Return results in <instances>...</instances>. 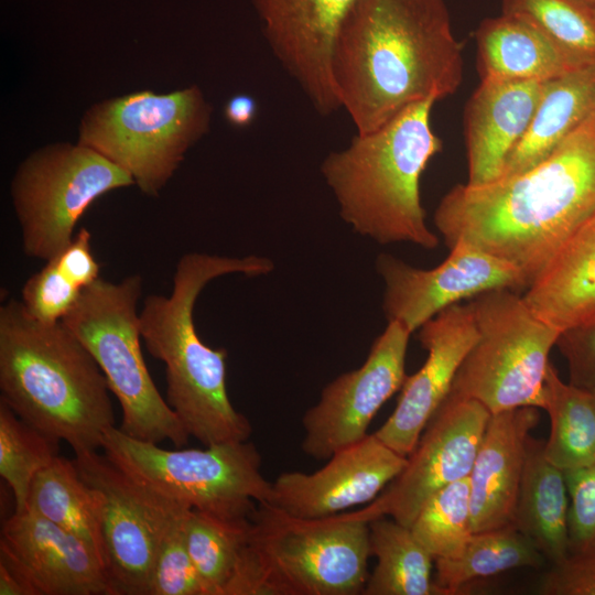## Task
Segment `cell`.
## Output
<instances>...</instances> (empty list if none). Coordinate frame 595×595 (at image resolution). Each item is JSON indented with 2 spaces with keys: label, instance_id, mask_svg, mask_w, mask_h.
Here are the masks:
<instances>
[{
  "label": "cell",
  "instance_id": "cell-36",
  "mask_svg": "<svg viewBox=\"0 0 595 595\" xmlns=\"http://www.w3.org/2000/svg\"><path fill=\"white\" fill-rule=\"evenodd\" d=\"M563 472L569 495V552H595V464Z\"/></svg>",
  "mask_w": 595,
  "mask_h": 595
},
{
  "label": "cell",
  "instance_id": "cell-38",
  "mask_svg": "<svg viewBox=\"0 0 595 595\" xmlns=\"http://www.w3.org/2000/svg\"><path fill=\"white\" fill-rule=\"evenodd\" d=\"M542 595H595V552L570 554L552 564L541 580Z\"/></svg>",
  "mask_w": 595,
  "mask_h": 595
},
{
  "label": "cell",
  "instance_id": "cell-25",
  "mask_svg": "<svg viewBox=\"0 0 595 595\" xmlns=\"http://www.w3.org/2000/svg\"><path fill=\"white\" fill-rule=\"evenodd\" d=\"M569 495L564 472L544 455V441L529 437L512 524L552 564L569 555Z\"/></svg>",
  "mask_w": 595,
  "mask_h": 595
},
{
  "label": "cell",
  "instance_id": "cell-6",
  "mask_svg": "<svg viewBox=\"0 0 595 595\" xmlns=\"http://www.w3.org/2000/svg\"><path fill=\"white\" fill-rule=\"evenodd\" d=\"M251 521L232 580L236 594H363L371 552L369 521L360 509L300 518L263 502Z\"/></svg>",
  "mask_w": 595,
  "mask_h": 595
},
{
  "label": "cell",
  "instance_id": "cell-2",
  "mask_svg": "<svg viewBox=\"0 0 595 595\" xmlns=\"http://www.w3.org/2000/svg\"><path fill=\"white\" fill-rule=\"evenodd\" d=\"M332 75L357 132L454 94L463 78L462 45L445 1L360 0L336 37Z\"/></svg>",
  "mask_w": 595,
  "mask_h": 595
},
{
  "label": "cell",
  "instance_id": "cell-11",
  "mask_svg": "<svg viewBox=\"0 0 595 595\" xmlns=\"http://www.w3.org/2000/svg\"><path fill=\"white\" fill-rule=\"evenodd\" d=\"M134 185L129 173L79 142H54L17 167L10 196L25 256L48 260L73 240L88 207L105 194Z\"/></svg>",
  "mask_w": 595,
  "mask_h": 595
},
{
  "label": "cell",
  "instance_id": "cell-28",
  "mask_svg": "<svg viewBox=\"0 0 595 595\" xmlns=\"http://www.w3.org/2000/svg\"><path fill=\"white\" fill-rule=\"evenodd\" d=\"M542 409L550 418L547 459L562 470L595 464V394L563 382L550 363Z\"/></svg>",
  "mask_w": 595,
  "mask_h": 595
},
{
  "label": "cell",
  "instance_id": "cell-24",
  "mask_svg": "<svg viewBox=\"0 0 595 595\" xmlns=\"http://www.w3.org/2000/svg\"><path fill=\"white\" fill-rule=\"evenodd\" d=\"M594 116L595 63L547 82L531 123L508 155L499 178L539 164Z\"/></svg>",
  "mask_w": 595,
  "mask_h": 595
},
{
  "label": "cell",
  "instance_id": "cell-33",
  "mask_svg": "<svg viewBox=\"0 0 595 595\" xmlns=\"http://www.w3.org/2000/svg\"><path fill=\"white\" fill-rule=\"evenodd\" d=\"M410 528L434 561L457 555L473 533L469 477L433 494Z\"/></svg>",
  "mask_w": 595,
  "mask_h": 595
},
{
  "label": "cell",
  "instance_id": "cell-7",
  "mask_svg": "<svg viewBox=\"0 0 595 595\" xmlns=\"http://www.w3.org/2000/svg\"><path fill=\"white\" fill-rule=\"evenodd\" d=\"M141 295L139 274L119 282L100 277L83 292L62 323L95 358L119 401V430L144 442L170 441L182 447L190 435L159 392L142 355L138 312Z\"/></svg>",
  "mask_w": 595,
  "mask_h": 595
},
{
  "label": "cell",
  "instance_id": "cell-37",
  "mask_svg": "<svg viewBox=\"0 0 595 595\" xmlns=\"http://www.w3.org/2000/svg\"><path fill=\"white\" fill-rule=\"evenodd\" d=\"M569 368V383L595 394V318L563 329L555 343Z\"/></svg>",
  "mask_w": 595,
  "mask_h": 595
},
{
  "label": "cell",
  "instance_id": "cell-30",
  "mask_svg": "<svg viewBox=\"0 0 595 595\" xmlns=\"http://www.w3.org/2000/svg\"><path fill=\"white\" fill-rule=\"evenodd\" d=\"M26 510L82 539L102 562L96 504L74 458L57 455L36 474L30 487Z\"/></svg>",
  "mask_w": 595,
  "mask_h": 595
},
{
  "label": "cell",
  "instance_id": "cell-18",
  "mask_svg": "<svg viewBox=\"0 0 595 595\" xmlns=\"http://www.w3.org/2000/svg\"><path fill=\"white\" fill-rule=\"evenodd\" d=\"M0 562L33 595H111L104 564L82 539L25 510L2 524Z\"/></svg>",
  "mask_w": 595,
  "mask_h": 595
},
{
  "label": "cell",
  "instance_id": "cell-29",
  "mask_svg": "<svg viewBox=\"0 0 595 595\" xmlns=\"http://www.w3.org/2000/svg\"><path fill=\"white\" fill-rule=\"evenodd\" d=\"M547 559L512 523L473 532L462 551L435 560V583L445 595L457 594L475 580L518 567H542Z\"/></svg>",
  "mask_w": 595,
  "mask_h": 595
},
{
  "label": "cell",
  "instance_id": "cell-21",
  "mask_svg": "<svg viewBox=\"0 0 595 595\" xmlns=\"http://www.w3.org/2000/svg\"><path fill=\"white\" fill-rule=\"evenodd\" d=\"M539 408L491 414L469 473L473 532L512 523L530 432Z\"/></svg>",
  "mask_w": 595,
  "mask_h": 595
},
{
  "label": "cell",
  "instance_id": "cell-34",
  "mask_svg": "<svg viewBox=\"0 0 595 595\" xmlns=\"http://www.w3.org/2000/svg\"><path fill=\"white\" fill-rule=\"evenodd\" d=\"M501 10L529 19L562 46L595 63V7L580 0H502Z\"/></svg>",
  "mask_w": 595,
  "mask_h": 595
},
{
  "label": "cell",
  "instance_id": "cell-10",
  "mask_svg": "<svg viewBox=\"0 0 595 595\" xmlns=\"http://www.w3.org/2000/svg\"><path fill=\"white\" fill-rule=\"evenodd\" d=\"M468 304L478 337L448 396L476 400L490 414L522 407L542 409L549 355L561 332L510 289L484 292Z\"/></svg>",
  "mask_w": 595,
  "mask_h": 595
},
{
  "label": "cell",
  "instance_id": "cell-40",
  "mask_svg": "<svg viewBox=\"0 0 595 595\" xmlns=\"http://www.w3.org/2000/svg\"><path fill=\"white\" fill-rule=\"evenodd\" d=\"M0 595H33L24 581L0 562Z\"/></svg>",
  "mask_w": 595,
  "mask_h": 595
},
{
  "label": "cell",
  "instance_id": "cell-5",
  "mask_svg": "<svg viewBox=\"0 0 595 595\" xmlns=\"http://www.w3.org/2000/svg\"><path fill=\"white\" fill-rule=\"evenodd\" d=\"M435 99L411 105L383 126L357 132L348 145L328 153L321 173L342 219L380 245L409 242L434 249L420 181L442 142L431 126Z\"/></svg>",
  "mask_w": 595,
  "mask_h": 595
},
{
  "label": "cell",
  "instance_id": "cell-31",
  "mask_svg": "<svg viewBox=\"0 0 595 595\" xmlns=\"http://www.w3.org/2000/svg\"><path fill=\"white\" fill-rule=\"evenodd\" d=\"M250 516H221L187 509L185 542L204 595H224L249 541Z\"/></svg>",
  "mask_w": 595,
  "mask_h": 595
},
{
  "label": "cell",
  "instance_id": "cell-19",
  "mask_svg": "<svg viewBox=\"0 0 595 595\" xmlns=\"http://www.w3.org/2000/svg\"><path fill=\"white\" fill-rule=\"evenodd\" d=\"M478 337L469 304H454L418 329L428 351L422 367L407 376L397 405L375 435L408 457L428 422L450 393L456 372Z\"/></svg>",
  "mask_w": 595,
  "mask_h": 595
},
{
  "label": "cell",
  "instance_id": "cell-27",
  "mask_svg": "<svg viewBox=\"0 0 595 595\" xmlns=\"http://www.w3.org/2000/svg\"><path fill=\"white\" fill-rule=\"evenodd\" d=\"M21 289V303L26 314L44 324L62 322L83 292L100 278L86 228L76 231L72 242L45 261Z\"/></svg>",
  "mask_w": 595,
  "mask_h": 595
},
{
  "label": "cell",
  "instance_id": "cell-32",
  "mask_svg": "<svg viewBox=\"0 0 595 595\" xmlns=\"http://www.w3.org/2000/svg\"><path fill=\"white\" fill-rule=\"evenodd\" d=\"M57 444L0 401V476L12 491L13 512L26 510L31 484L57 456Z\"/></svg>",
  "mask_w": 595,
  "mask_h": 595
},
{
  "label": "cell",
  "instance_id": "cell-13",
  "mask_svg": "<svg viewBox=\"0 0 595 595\" xmlns=\"http://www.w3.org/2000/svg\"><path fill=\"white\" fill-rule=\"evenodd\" d=\"M411 332L388 322L375 339L363 365L337 376L321 391L317 402L302 418V451L316 461H327L367 430L385 402L401 389Z\"/></svg>",
  "mask_w": 595,
  "mask_h": 595
},
{
  "label": "cell",
  "instance_id": "cell-16",
  "mask_svg": "<svg viewBox=\"0 0 595 595\" xmlns=\"http://www.w3.org/2000/svg\"><path fill=\"white\" fill-rule=\"evenodd\" d=\"M360 0H252L275 58L322 116L340 109L332 75L336 37Z\"/></svg>",
  "mask_w": 595,
  "mask_h": 595
},
{
  "label": "cell",
  "instance_id": "cell-15",
  "mask_svg": "<svg viewBox=\"0 0 595 595\" xmlns=\"http://www.w3.org/2000/svg\"><path fill=\"white\" fill-rule=\"evenodd\" d=\"M383 282L382 310L388 322L411 333L445 309L497 289L528 288L521 272L509 262L467 245H455L432 269H420L389 255L376 259Z\"/></svg>",
  "mask_w": 595,
  "mask_h": 595
},
{
  "label": "cell",
  "instance_id": "cell-4",
  "mask_svg": "<svg viewBox=\"0 0 595 595\" xmlns=\"http://www.w3.org/2000/svg\"><path fill=\"white\" fill-rule=\"evenodd\" d=\"M0 401L74 453L97 451L115 426L107 380L82 342L63 325L30 317L20 300L0 306Z\"/></svg>",
  "mask_w": 595,
  "mask_h": 595
},
{
  "label": "cell",
  "instance_id": "cell-22",
  "mask_svg": "<svg viewBox=\"0 0 595 595\" xmlns=\"http://www.w3.org/2000/svg\"><path fill=\"white\" fill-rule=\"evenodd\" d=\"M475 39L482 78L549 82L592 64L513 13L485 19Z\"/></svg>",
  "mask_w": 595,
  "mask_h": 595
},
{
  "label": "cell",
  "instance_id": "cell-17",
  "mask_svg": "<svg viewBox=\"0 0 595 595\" xmlns=\"http://www.w3.org/2000/svg\"><path fill=\"white\" fill-rule=\"evenodd\" d=\"M408 457L375 433L336 451L307 474L285 472L272 482L269 504L291 516L322 518L371 502L402 472Z\"/></svg>",
  "mask_w": 595,
  "mask_h": 595
},
{
  "label": "cell",
  "instance_id": "cell-39",
  "mask_svg": "<svg viewBox=\"0 0 595 595\" xmlns=\"http://www.w3.org/2000/svg\"><path fill=\"white\" fill-rule=\"evenodd\" d=\"M257 100L245 93L232 95L224 106V117L236 128L249 127L257 117Z\"/></svg>",
  "mask_w": 595,
  "mask_h": 595
},
{
  "label": "cell",
  "instance_id": "cell-12",
  "mask_svg": "<svg viewBox=\"0 0 595 595\" xmlns=\"http://www.w3.org/2000/svg\"><path fill=\"white\" fill-rule=\"evenodd\" d=\"M74 462L96 504L111 595H148L161 540L187 507L141 486L97 451L77 453Z\"/></svg>",
  "mask_w": 595,
  "mask_h": 595
},
{
  "label": "cell",
  "instance_id": "cell-1",
  "mask_svg": "<svg viewBox=\"0 0 595 595\" xmlns=\"http://www.w3.org/2000/svg\"><path fill=\"white\" fill-rule=\"evenodd\" d=\"M593 214L595 116L529 170L454 186L440 201L434 224L448 248L467 245L502 259L529 288Z\"/></svg>",
  "mask_w": 595,
  "mask_h": 595
},
{
  "label": "cell",
  "instance_id": "cell-35",
  "mask_svg": "<svg viewBox=\"0 0 595 595\" xmlns=\"http://www.w3.org/2000/svg\"><path fill=\"white\" fill-rule=\"evenodd\" d=\"M184 509L165 531L149 581L148 595H204L184 533Z\"/></svg>",
  "mask_w": 595,
  "mask_h": 595
},
{
  "label": "cell",
  "instance_id": "cell-14",
  "mask_svg": "<svg viewBox=\"0 0 595 595\" xmlns=\"http://www.w3.org/2000/svg\"><path fill=\"white\" fill-rule=\"evenodd\" d=\"M490 412L478 401L447 396L424 428L402 472L360 509L368 520L387 516L411 527L425 501L469 476Z\"/></svg>",
  "mask_w": 595,
  "mask_h": 595
},
{
  "label": "cell",
  "instance_id": "cell-20",
  "mask_svg": "<svg viewBox=\"0 0 595 595\" xmlns=\"http://www.w3.org/2000/svg\"><path fill=\"white\" fill-rule=\"evenodd\" d=\"M547 82L482 78L465 107L470 186L498 180L527 132Z\"/></svg>",
  "mask_w": 595,
  "mask_h": 595
},
{
  "label": "cell",
  "instance_id": "cell-26",
  "mask_svg": "<svg viewBox=\"0 0 595 595\" xmlns=\"http://www.w3.org/2000/svg\"><path fill=\"white\" fill-rule=\"evenodd\" d=\"M369 530L377 564L364 595H445L432 577L434 559L410 527L381 516L369 521Z\"/></svg>",
  "mask_w": 595,
  "mask_h": 595
},
{
  "label": "cell",
  "instance_id": "cell-23",
  "mask_svg": "<svg viewBox=\"0 0 595 595\" xmlns=\"http://www.w3.org/2000/svg\"><path fill=\"white\" fill-rule=\"evenodd\" d=\"M533 313L562 332L595 318V214L527 289Z\"/></svg>",
  "mask_w": 595,
  "mask_h": 595
},
{
  "label": "cell",
  "instance_id": "cell-8",
  "mask_svg": "<svg viewBox=\"0 0 595 595\" xmlns=\"http://www.w3.org/2000/svg\"><path fill=\"white\" fill-rule=\"evenodd\" d=\"M212 112L197 85L167 94L132 91L91 105L77 142L129 173L141 193L156 197L209 131Z\"/></svg>",
  "mask_w": 595,
  "mask_h": 595
},
{
  "label": "cell",
  "instance_id": "cell-9",
  "mask_svg": "<svg viewBox=\"0 0 595 595\" xmlns=\"http://www.w3.org/2000/svg\"><path fill=\"white\" fill-rule=\"evenodd\" d=\"M101 448L138 484L191 509L250 516L271 498L272 483L261 473V455L249 441L166 450L113 426L105 433Z\"/></svg>",
  "mask_w": 595,
  "mask_h": 595
},
{
  "label": "cell",
  "instance_id": "cell-41",
  "mask_svg": "<svg viewBox=\"0 0 595 595\" xmlns=\"http://www.w3.org/2000/svg\"><path fill=\"white\" fill-rule=\"evenodd\" d=\"M580 1H582L584 3H587V4L592 6V7H595V0H580Z\"/></svg>",
  "mask_w": 595,
  "mask_h": 595
},
{
  "label": "cell",
  "instance_id": "cell-3",
  "mask_svg": "<svg viewBox=\"0 0 595 595\" xmlns=\"http://www.w3.org/2000/svg\"><path fill=\"white\" fill-rule=\"evenodd\" d=\"M273 269L271 259L257 255L187 252L176 263L171 293L147 295L139 311L141 339L165 366L166 401L204 446L248 441L252 428L227 392V350L209 347L196 331V300L219 277H260Z\"/></svg>",
  "mask_w": 595,
  "mask_h": 595
}]
</instances>
